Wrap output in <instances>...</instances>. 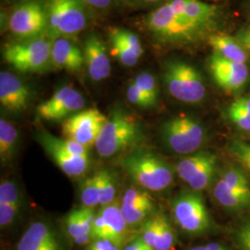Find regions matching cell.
<instances>
[{
    "label": "cell",
    "instance_id": "cell-1",
    "mask_svg": "<svg viewBox=\"0 0 250 250\" xmlns=\"http://www.w3.org/2000/svg\"><path fill=\"white\" fill-rule=\"evenodd\" d=\"M147 30L164 43L183 44L195 42L204 30L180 17L168 3L153 10L145 20Z\"/></svg>",
    "mask_w": 250,
    "mask_h": 250
},
{
    "label": "cell",
    "instance_id": "cell-2",
    "mask_svg": "<svg viewBox=\"0 0 250 250\" xmlns=\"http://www.w3.org/2000/svg\"><path fill=\"white\" fill-rule=\"evenodd\" d=\"M122 165L135 184L149 191H162L173 180L170 166L151 153L131 154L122 161Z\"/></svg>",
    "mask_w": 250,
    "mask_h": 250
},
{
    "label": "cell",
    "instance_id": "cell-3",
    "mask_svg": "<svg viewBox=\"0 0 250 250\" xmlns=\"http://www.w3.org/2000/svg\"><path fill=\"white\" fill-rule=\"evenodd\" d=\"M139 134V126L132 117L114 110L100 131L95 146L101 158H111L135 143Z\"/></svg>",
    "mask_w": 250,
    "mask_h": 250
},
{
    "label": "cell",
    "instance_id": "cell-4",
    "mask_svg": "<svg viewBox=\"0 0 250 250\" xmlns=\"http://www.w3.org/2000/svg\"><path fill=\"white\" fill-rule=\"evenodd\" d=\"M50 38L73 36L87 24L88 15L82 0H47L45 4Z\"/></svg>",
    "mask_w": 250,
    "mask_h": 250
},
{
    "label": "cell",
    "instance_id": "cell-5",
    "mask_svg": "<svg viewBox=\"0 0 250 250\" xmlns=\"http://www.w3.org/2000/svg\"><path fill=\"white\" fill-rule=\"evenodd\" d=\"M164 83L170 95L186 103H199L206 96L204 80L197 69L189 63L172 61L163 72Z\"/></svg>",
    "mask_w": 250,
    "mask_h": 250
},
{
    "label": "cell",
    "instance_id": "cell-6",
    "mask_svg": "<svg viewBox=\"0 0 250 250\" xmlns=\"http://www.w3.org/2000/svg\"><path fill=\"white\" fill-rule=\"evenodd\" d=\"M52 38L38 37L8 45L4 59L21 72H42L51 64Z\"/></svg>",
    "mask_w": 250,
    "mask_h": 250
},
{
    "label": "cell",
    "instance_id": "cell-7",
    "mask_svg": "<svg viewBox=\"0 0 250 250\" xmlns=\"http://www.w3.org/2000/svg\"><path fill=\"white\" fill-rule=\"evenodd\" d=\"M162 138L172 151L191 154L199 149L205 142V129L197 120L181 115L164 124Z\"/></svg>",
    "mask_w": 250,
    "mask_h": 250
},
{
    "label": "cell",
    "instance_id": "cell-8",
    "mask_svg": "<svg viewBox=\"0 0 250 250\" xmlns=\"http://www.w3.org/2000/svg\"><path fill=\"white\" fill-rule=\"evenodd\" d=\"M171 210L175 223L190 234H200L210 227V218L202 197L197 192H186L173 201Z\"/></svg>",
    "mask_w": 250,
    "mask_h": 250
},
{
    "label": "cell",
    "instance_id": "cell-9",
    "mask_svg": "<svg viewBox=\"0 0 250 250\" xmlns=\"http://www.w3.org/2000/svg\"><path fill=\"white\" fill-rule=\"evenodd\" d=\"M10 32L22 40L38 38L47 32L48 21L45 6L29 1L15 9L9 21Z\"/></svg>",
    "mask_w": 250,
    "mask_h": 250
},
{
    "label": "cell",
    "instance_id": "cell-10",
    "mask_svg": "<svg viewBox=\"0 0 250 250\" xmlns=\"http://www.w3.org/2000/svg\"><path fill=\"white\" fill-rule=\"evenodd\" d=\"M107 118L95 107L81 110L63 123L62 134L66 139L74 140L87 148L96 144Z\"/></svg>",
    "mask_w": 250,
    "mask_h": 250
},
{
    "label": "cell",
    "instance_id": "cell-11",
    "mask_svg": "<svg viewBox=\"0 0 250 250\" xmlns=\"http://www.w3.org/2000/svg\"><path fill=\"white\" fill-rule=\"evenodd\" d=\"M208 68L216 84L226 93H236L248 83L250 71L246 63L232 62L214 53L208 60Z\"/></svg>",
    "mask_w": 250,
    "mask_h": 250
},
{
    "label": "cell",
    "instance_id": "cell-12",
    "mask_svg": "<svg viewBox=\"0 0 250 250\" xmlns=\"http://www.w3.org/2000/svg\"><path fill=\"white\" fill-rule=\"evenodd\" d=\"M84 106L85 100L80 92L71 86H62L50 99L41 103L36 112L44 121L56 122L72 116Z\"/></svg>",
    "mask_w": 250,
    "mask_h": 250
},
{
    "label": "cell",
    "instance_id": "cell-13",
    "mask_svg": "<svg viewBox=\"0 0 250 250\" xmlns=\"http://www.w3.org/2000/svg\"><path fill=\"white\" fill-rule=\"evenodd\" d=\"M37 141L65 174L70 177H79L89 167V158L78 157L66 150L59 143L58 137L49 133L41 132L36 135Z\"/></svg>",
    "mask_w": 250,
    "mask_h": 250
},
{
    "label": "cell",
    "instance_id": "cell-14",
    "mask_svg": "<svg viewBox=\"0 0 250 250\" xmlns=\"http://www.w3.org/2000/svg\"><path fill=\"white\" fill-rule=\"evenodd\" d=\"M83 52L90 78L95 82L107 79L110 75L111 64L102 39L96 35H90L84 41Z\"/></svg>",
    "mask_w": 250,
    "mask_h": 250
},
{
    "label": "cell",
    "instance_id": "cell-15",
    "mask_svg": "<svg viewBox=\"0 0 250 250\" xmlns=\"http://www.w3.org/2000/svg\"><path fill=\"white\" fill-rule=\"evenodd\" d=\"M31 99L30 90L17 75L0 72V103L11 112L24 110Z\"/></svg>",
    "mask_w": 250,
    "mask_h": 250
},
{
    "label": "cell",
    "instance_id": "cell-16",
    "mask_svg": "<svg viewBox=\"0 0 250 250\" xmlns=\"http://www.w3.org/2000/svg\"><path fill=\"white\" fill-rule=\"evenodd\" d=\"M17 250H62L53 229L43 222L31 224L17 245Z\"/></svg>",
    "mask_w": 250,
    "mask_h": 250
},
{
    "label": "cell",
    "instance_id": "cell-17",
    "mask_svg": "<svg viewBox=\"0 0 250 250\" xmlns=\"http://www.w3.org/2000/svg\"><path fill=\"white\" fill-rule=\"evenodd\" d=\"M51 64L54 67L68 72H76L84 64L83 52L67 37L52 40Z\"/></svg>",
    "mask_w": 250,
    "mask_h": 250
},
{
    "label": "cell",
    "instance_id": "cell-18",
    "mask_svg": "<svg viewBox=\"0 0 250 250\" xmlns=\"http://www.w3.org/2000/svg\"><path fill=\"white\" fill-rule=\"evenodd\" d=\"M167 3L175 13L183 14L203 30L211 25L217 16L216 7L201 0H170Z\"/></svg>",
    "mask_w": 250,
    "mask_h": 250
},
{
    "label": "cell",
    "instance_id": "cell-19",
    "mask_svg": "<svg viewBox=\"0 0 250 250\" xmlns=\"http://www.w3.org/2000/svg\"><path fill=\"white\" fill-rule=\"evenodd\" d=\"M102 215L106 227V240L112 242L120 247L126 238L127 223L121 210V204L113 202L110 205L103 207L99 211Z\"/></svg>",
    "mask_w": 250,
    "mask_h": 250
},
{
    "label": "cell",
    "instance_id": "cell-20",
    "mask_svg": "<svg viewBox=\"0 0 250 250\" xmlns=\"http://www.w3.org/2000/svg\"><path fill=\"white\" fill-rule=\"evenodd\" d=\"M208 43L214 50V53L235 62L246 63L248 54L246 48L237 38L218 34L210 36Z\"/></svg>",
    "mask_w": 250,
    "mask_h": 250
},
{
    "label": "cell",
    "instance_id": "cell-21",
    "mask_svg": "<svg viewBox=\"0 0 250 250\" xmlns=\"http://www.w3.org/2000/svg\"><path fill=\"white\" fill-rule=\"evenodd\" d=\"M216 200L227 209L239 210L250 205V189L237 190L227 187L219 180L213 191Z\"/></svg>",
    "mask_w": 250,
    "mask_h": 250
},
{
    "label": "cell",
    "instance_id": "cell-22",
    "mask_svg": "<svg viewBox=\"0 0 250 250\" xmlns=\"http://www.w3.org/2000/svg\"><path fill=\"white\" fill-rule=\"evenodd\" d=\"M214 158L216 156L209 152H197L188 158L183 159L179 161L176 168L179 177L188 183L198 170Z\"/></svg>",
    "mask_w": 250,
    "mask_h": 250
},
{
    "label": "cell",
    "instance_id": "cell-23",
    "mask_svg": "<svg viewBox=\"0 0 250 250\" xmlns=\"http://www.w3.org/2000/svg\"><path fill=\"white\" fill-rule=\"evenodd\" d=\"M18 132L16 128L6 121L0 120V159L2 164L8 163L16 148Z\"/></svg>",
    "mask_w": 250,
    "mask_h": 250
},
{
    "label": "cell",
    "instance_id": "cell-24",
    "mask_svg": "<svg viewBox=\"0 0 250 250\" xmlns=\"http://www.w3.org/2000/svg\"><path fill=\"white\" fill-rule=\"evenodd\" d=\"M81 199L83 207L95 208L100 203V173L86 179L82 186Z\"/></svg>",
    "mask_w": 250,
    "mask_h": 250
},
{
    "label": "cell",
    "instance_id": "cell-25",
    "mask_svg": "<svg viewBox=\"0 0 250 250\" xmlns=\"http://www.w3.org/2000/svg\"><path fill=\"white\" fill-rule=\"evenodd\" d=\"M109 38L111 43V54L116 57L120 62L126 67H133L138 62L139 57H137L122 39L110 32Z\"/></svg>",
    "mask_w": 250,
    "mask_h": 250
},
{
    "label": "cell",
    "instance_id": "cell-26",
    "mask_svg": "<svg viewBox=\"0 0 250 250\" xmlns=\"http://www.w3.org/2000/svg\"><path fill=\"white\" fill-rule=\"evenodd\" d=\"M217 168V158L208 162L197 173L190 179L188 185L195 192L202 191L208 188L214 178Z\"/></svg>",
    "mask_w": 250,
    "mask_h": 250
},
{
    "label": "cell",
    "instance_id": "cell-27",
    "mask_svg": "<svg viewBox=\"0 0 250 250\" xmlns=\"http://www.w3.org/2000/svg\"><path fill=\"white\" fill-rule=\"evenodd\" d=\"M121 210L128 225H136L151 213L153 203L140 206H125L121 204Z\"/></svg>",
    "mask_w": 250,
    "mask_h": 250
},
{
    "label": "cell",
    "instance_id": "cell-28",
    "mask_svg": "<svg viewBox=\"0 0 250 250\" xmlns=\"http://www.w3.org/2000/svg\"><path fill=\"white\" fill-rule=\"evenodd\" d=\"M100 203L103 207L114 202L116 194V186L112 175L107 170H100Z\"/></svg>",
    "mask_w": 250,
    "mask_h": 250
},
{
    "label": "cell",
    "instance_id": "cell-29",
    "mask_svg": "<svg viewBox=\"0 0 250 250\" xmlns=\"http://www.w3.org/2000/svg\"><path fill=\"white\" fill-rule=\"evenodd\" d=\"M220 180L227 187L237 189V190H248L250 189V184L245 172L236 167L224 170Z\"/></svg>",
    "mask_w": 250,
    "mask_h": 250
},
{
    "label": "cell",
    "instance_id": "cell-30",
    "mask_svg": "<svg viewBox=\"0 0 250 250\" xmlns=\"http://www.w3.org/2000/svg\"><path fill=\"white\" fill-rule=\"evenodd\" d=\"M162 215L163 214L156 215L150 219H148L145 223L142 228L141 239L146 245H147L152 249H154L155 247V244L160 232Z\"/></svg>",
    "mask_w": 250,
    "mask_h": 250
},
{
    "label": "cell",
    "instance_id": "cell-31",
    "mask_svg": "<svg viewBox=\"0 0 250 250\" xmlns=\"http://www.w3.org/2000/svg\"><path fill=\"white\" fill-rule=\"evenodd\" d=\"M174 242V232L172 226L170 225V222L162 215L161 219V229L155 244L154 250H170Z\"/></svg>",
    "mask_w": 250,
    "mask_h": 250
},
{
    "label": "cell",
    "instance_id": "cell-32",
    "mask_svg": "<svg viewBox=\"0 0 250 250\" xmlns=\"http://www.w3.org/2000/svg\"><path fill=\"white\" fill-rule=\"evenodd\" d=\"M134 83L145 92L150 99L157 103L159 97V88L155 77L148 72H141L134 81Z\"/></svg>",
    "mask_w": 250,
    "mask_h": 250
},
{
    "label": "cell",
    "instance_id": "cell-33",
    "mask_svg": "<svg viewBox=\"0 0 250 250\" xmlns=\"http://www.w3.org/2000/svg\"><path fill=\"white\" fill-rule=\"evenodd\" d=\"M110 33L122 39L137 57L140 58L143 55V46L137 35L123 28H113L110 30Z\"/></svg>",
    "mask_w": 250,
    "mask_h": 250
},
{
    "label": "cell",
    "instance_id": "cell-34",
    "mask_svg": "<svg viewBox=\"0 0 250 250\" xmlns=\"http://www.w3.org/2000/svg\"><path fill=\"white\" fill-rule=\"evenodd\" d=\"M127 99L132 104L144 108L154 107L157 104L140 89L134 82L131 83L127 88Z\"/></svg>",
    "mask_w": 250,
    "mask_h": 250
},
{
    "label": "cell",
    "instance_id": "cell-35",
    "mask_svg": "<svg viewBox=\"0 0 250 250\" xmlns=\"http://www.w3.org/2000/svg\"><path fill=\"white\" fill-rule=\"evenodd\" d=\"M230 150L232 152L233 158L250 174V144L234 140L231 144Z\"/></svg>",
    "mask_w": 250,
    "mask_h": 250
},
{
    "label": "cell",
    "instance_id": "cell-36",
    "mask_svg": "<svg viewBox=\"0 0 250 250\" xmlns=\"http://www.w3.org/2000/svg\"><path fill=\"white\" fill-rule=\"evenodd\" d=\"M0 203H4V204L21 203L18 188L14 183L9 182V181H5L1 183Z\"/></svg>",
    "mask_w": 250,
    "mask_h": 250
},
{
    "label": "cell",
    "instance_id": "cell-37",
    "mask_svg": "<svg viewBox=\"0 0 250 250\" xmlns=\"http://www.w3.org/2000/svg\"><path fill=\"white\" fill-rule=\"evenodd\" d=\"M153 203L150 197L143 191L136 189H128L123 197L122 205L140 206Z\"/></svg>",
    "mask_w": 250,
    "mask_h": 250
},
{
    "label": "cell",
    "instance_id": "cell-38",
    "mask_svg": "<svg viewBox=\"0 0 250 250\" xmlns=\"http://www.w3.org/2000/svg\"><path fill=\"white\" fill-rule=\"evenodd\" d=\"M228 115L234 125L244 131H250V112L239 107L230 106Z\"/></svg>",
    "mask_w": 250,
    "mask_h": 250
},
{
    "label": "cell",
    "instance_id": "cell-39",
    "mask_svg": "<svg viewBox=\"0 0 250 250\" xmlns=\"http://www.w3.org/2000/svg\"><path fill=\"white\" fill-rule=\"evenodd\" d=\"M66 227L68 234L72 239H76L83 232V224L80 209L72 210L66 217Z\"/></svg>",
    "mask_w": 250,
    "mask_h": 250
},
{
    "label": "cell",
    "instance_id": "cell-40",
    "mask_svg": "<svg viewBox=\"0 0 250 250\" xmlns=\"http://www.w3.org/2000/svg\"><path fill=\"white\" fill-rule=\"evenodd\" d=\"M20 209V203L4 204L0 203V225L6 227L12 224Z\"/></svg>",
    "mask_w": 250,
    "mask_h": 250
},
{
    "label": "cell",
    "instance_id": "cell-41",
    "mask_svg": "<svg viewBox=\"0 0 250 250\" xmlns=\"http://www.w3.org/2000/svg\"><path fill=\"white\" fill-rule=\"evenodd\" d=\"M235 241L240 250H250V220L244 222L235 232Z\"/></svg>",
    "mask_w": 250,
    "mask_h": 250
},
{
    "label": "cell",
    "instance_id": "cell-42",
    "mask_svg": "<svg viewBox=\"0 0 250 250\" xmlns=\"http://www.w3.org/2000/svg\"><path fill=\"white\" fill-rule=\"evenodd\" d=\"M114 244L109 240L105 239H99L92 243L86 250H110Z\"/></svg>",
    "mask_w": 250,
    "mask_h": 250
},
{
    "label": "cell",
    "instance_id": "cell-43",
    "mask_svg": "<svg viewBox=\"0 0 250 250\" xmlns=\"http://www.w3.org/2000/svg\"><path fill=\"white\" fill-rule=\"evenodd\" d=\"M236 38L241 43V45L246 48V50L250 51V26L242 29L241 31L238 33Z\"/></svg>",
    "mask_w": 250,
    "mask_h": 250
},
{
    "label": "cell",
    "instance_id": "cell-44",
    "mask_svg": "<svg viewBox=\"0 0 250 250\" xmlns=\"http://www.w3.org/2000/svg\"><path fill=\"white\" fill-rule=\"evenodd\" d=\"M85 5L97 9H107L111 5L113 0H82Z\"/></svg>",
    "mask_w": 250,
    "mask_h": 250
},
{
    "label": "cell",
    "instance_id": "cell-45",
    "mask_svg": "<svg viewBox=\"0 0 250 250\" xmlns=\"http://www.w3.org/2000/svg\"><path fill=\"white\" fill-rule=\"evenodd\" d=\"M190 250H228L226 247L220 243H209L205 246H197L195 248H192Z\"/></svg>",
    "mask_w": 250,
    "mask_h": 250
},
{
    "label": "cell",
    "instance_id": "cell-46",
    "mask_svg": "<svg viewBox=\"0 0 250 250\" xmlns=\"http://www.w3.org/2000/svg\"><path fill=\"white\" fill-rule=\"evenodd\" d=\"M231 106L239 107L250 112V98H240L234 100L231 104Z\"/></svg>",
    "mask_w": 250,
    "mask_h": 250
},
{
    "label": "cell",
    "instance_id": "cell-47",
    "mask_svg": "<svg viewBox=\"0 0 250 250\" xmlns=\"http://www.w3.org/2000/svg\"><path fill=\"white\" fill-rule=\"evenodd\" d=\"M147 245L144 243L143 240L140 238L135 239L134 241L131 242L125 247V250H144L146 248Z\"/></svg>",
    "mask_w": 250,
    "mask_h": 250
},
{
    "label": "cell",
    "instance_id": "cell-48",
    "mask_svg": "<svg viewBox=\"0 0 250 250\" xmlns=\"http://www.w3.org/2000/svg\"><path fill=\"white\" fill-rule=\"evenodd\" d=\"M136 1L141 2V3H145V4H153V3L160 2L161 0H136Z\"/></svg>",
    "mask_w": 250,
    "mask_h": 250
},
{
    "label": "cell",
    "instance_id": "cell-49",
    "mask_svg": "<svg viewBox=\"0 0 250 250\" xmlns=\"http://www.w3.org/2000/svg\"><path fill=\"white\" fill-rule=\"evenodd\" d=\"M110 250H120V247H118L116 245H114L113 247H112V249Z\"/></svg>",
    "mask_w": 250,
    "mask_h": 250
},
{
    "label": "cell",
    "instance_id": "cell-50",
    "mask_svg": "<svg viewBox=\"0 0 250 250\" xmlns=\"http://www.w3.org/2000/svg\"><path fill=\"white\" fill-rule=\"evenodd\" d=\"M144 250H155L154 249H152V248H150V247H148V246H146V248Z\"/></svg>",
    "mask_w": 250,
    "mask_h": 250
}]
</instances>
